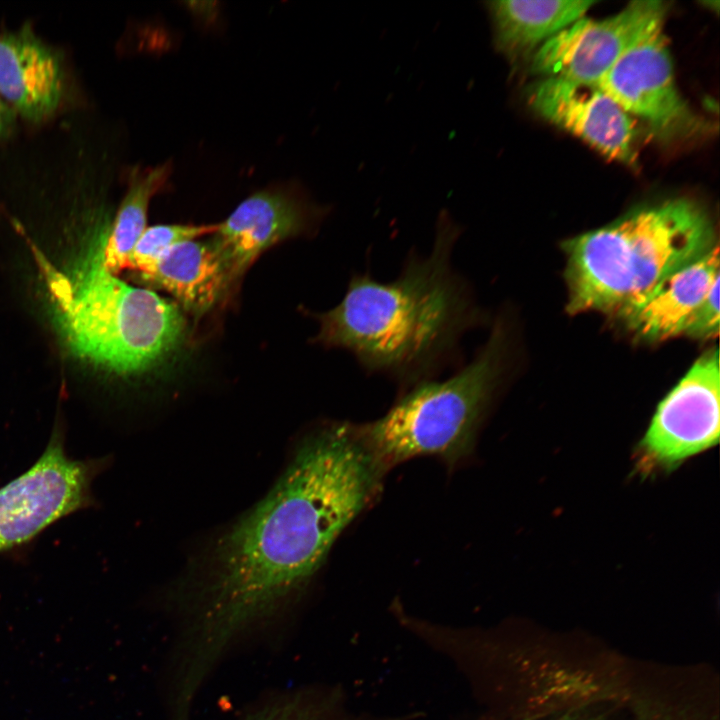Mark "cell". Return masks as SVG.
<instances>
[{
  "label": "cell",
  "mask_w": 720,
  "mask_h": 720,
  "mask_svg": "<svg viewBox=\"0 0 720 720\" xmlns=\"http://www.w3.org/2000/svg\"><path fill=\"white\" fill-rule=\"evenodd\" d=\"M385 471L359 426L303 439L269 493L214 544L184 600L173 662L202 684L232 649L280 614L376 496Z\"/></svg>",
  "instance_id": "1"
},
{
  "label": "cell",
  "mask_w": 720,
  "mask_h": 720,
  "mask_svg": "<svg viewBox=\"0 0 720 720\" xmlns=\"http://www.w3.org/2000/svg\"><path fill=\"white\" fill-rule=\"evenodd\" d=\"M461 227L442 211L427 256L409 255L397 278L354 273L343 299L316 315L314 343L350 352L369 373L409 388L453 360L482 320L472 288L452 265Z\"/></svg>",
  "instance_id": "2"
},
{
  "label": "cell",
  "mask_w": 720,
  "mask_h": 720,
  "mask_svg": "<svg viewBox=\"0 0 720 720\" xmlns=\"http://www.w3.org/2000/svg\"><path fill=\"white\" fill-rule=\"evenodd\" d=\"M107 231L71 274L56 268L37 247L31 245V250L69 349L109 373L140 374L176 352L185 336V319L173 302L105 268Z\"/></svg>",
  "instance_id": "3"
},
{
  "label": "cell",
  "mask_w": 720,
  "mask_h": 720,
  "mask_svg": "<svg viewBox=\"0 0 720 720\" xmlns=\"http://www.w3.org/2000/svg\"><path fill=\"white\" fill-rule=\"evenodd\" d=\"M717 246L713 220L695 200L673 198L630 210L563 243L568 311L616 315Z\"/></svg>",
  "instance_id": "4"
},
{
  "label": "cell",
  "mask_w": 720,
  "mask_h": 720,
  "mask_svg": "<svg viewBox=\"0 0 720 720\" xmlns=\"http://www.w3.org/2000/svg\"><path fill=\"white\" fill-rule=\"evenodd\" d=\"M504 336L495 327L455 374L407 388L382 417L359 426L385 472L414 457L432 456L454 465L471 454L503 372Z\"/></svg>",
  "instance_id": "5"
},
{
  "label": "cell",
  "mask_w": 720,
  "mask_h": 720,
  "mask_svg": "<svg viewBox=\"0 0 720 720\" xmlns=\"http://www.w3.org/2000/svg\"><path fill=\"white\" fill-rule=\"evenodd\" d=\"M720 434L719 352L703 353L659 403L634 453L642 478L670 473L718 444Z\"/></svg>",
  "instance_id": "6"
},
{
  "label": "cell",
  "mask_w": 720,
  "mask_h": 720,
  "mask_svg": "<svg viewBox=\"0 0 720 720\" xmlns=\"http://www.w3.org/2000/svg\"><path fill=\"white\" fill-rule=\"evenodd\" d=\"M660 25L631 46L596 84L665 144L704 136L710 129L680 93Z\"/></svg>",
  "instance_id": "7"
},
{
  "label": "cell",
  "mask_w": 720,
  "mask_h": 720,
  "mask_svg": "<svg viewBox=\"0 0 720 720\" xmlns=\"http://www.w3.org/2000/svg\"><path fill=\"white\" fill-rule=\"evenodd\" d=\"M95 472V464L71 458L53 433L39 459L0 488V552L86 505Z\"/></svg>",
  "instance_id": "8"
},
{
  "label": "cell",
  "mask_w": 720,
  "mask_h": 720,
  "mask_svg": "<svg viewBox=\"0 0 720 720\" xmlns=\"http://www.w3.org/2000/svg\"><path fill=\"white\" fill-rule=\"evenodd\" d=\"M660 0H637L603 19L583 17L546 41L530 58L531 72L596 85L638 40L663 25Z\"/></svg>",
  "instance_id": "9"
},
{
  "label": "cell",
  "mask_w": 720,
  "mask_h": 720,
  "mask_svg": "<svg viewBox=\"0 0 720 720\" xmlns=\"http://www.w3.org/2000/svg\"><path fill=\"white\" fill-rule=\"evenodd\" d=\"M527 100L543 119L607 158L629 166L637 162L634 118L597 85L541 77L528 88Z\"/></svg>",
  "instance_id": "10"
},
{
  "label": "cell",
  "mask_w": 720,
  "mask_h": 720,
  "mask_svg": "<svg viewBox=\"0 0 720 720\" xmlns=\"http://www.w3.org/2000/svg\"><path fill=\"white\" fill-rule=\"evenodd\" d=\"M321 209L284 192L261 191L243 200L217 225L212 246L230 284L272 246L308 231Z\"/></svg>",
  "instance_id": "11"
},
{
  "label": "cell",
  "mask_w": 720,
  "mask_h": 720,
  "mask_svg": "<svg viewBox=\"0 0 720 720\" xmlns=\"http://www.w3.org/2000/svg\"><path fill=\"white\" fill-rule=\"evenodd\" d=\"M64 89L60 56L30 25L0 34V97L24 119L40 122L58 108Z\"/></svg>",
  "instance_id": "12"
},
{
  "label": "cell",
  "mask_w": 720,
  "mask_h": 720,
  "mask_svg": "<svg viewBox=\"0 0 720 720\" xmlns=\"http://www.w3.org/2000/svg\"><path fill=\"white\" fill-rule=\"evenodd\" d=\"M719 248L662 280L615 316L636 336L662 341L684 331L713 282L719 278Z\"/></svg>",
  "instance_id": "13"
},
{
  "label": "cell",
  "mask_w": 720,
  "mask_h": 720,
  "mask_svg": "<svg viewBox=\"0 0 720 720\" xmlns=\"http://www.w3.org/2000/svg\"><path fill=\"white\" fill-rule=\"evenodd\" d=\"M595 0H496L486 3L496 49L511 63L586 16Z\"/></svg>",
  "instance_id": "14"
},
{
  "label": "cell",
  "mask_w": 720,
  "mask_h": 720,
  "mask_svg": "<svg viewBox=\"0 0 720 720\" xmlns=\"http://www.w3.org/2000/svg\"><path fill=\"white\" fill-rule=\"evenodd\" d=\"M140 277L166 291L196 317L211 310L230 285L226 269L211 242L196 239L171 247Z\"/></svg>",
  "instance_id": "15"
},
{
  "label": "cell",
  "mask_w": 720,
  "mask_h": 720,
  "mask_svg": "<svg viewBox=\"0 0 720 720\" xmlns=\"http://www.w3.org/2000/svg\"><path fill=\"white\" fill-rule=\"evenodd\" d=\"M169 170L164 164L132 175L104 241L103 264L112 274L129 268L134 246L146 229L149 202L166 183Z\"/></svg>",
  "instance_id": "16"
},
{
  "label": "cell",
  "mask_w": 720,
  "mask_h": 720,
  "mask_svg": "<svg viewBox=\"0 0 720 720\" xmlns=\"http://www.w3.org/2000/svg\"><path fill=\"white\" fill-rule=\"evenodd\" d=\"M217 225H155L144 230L132 251L129 268L142 274L174 245L214 234Z\"/></svg>",
  "instance_id": "17"
},
{
  "label": "cell",
  "mask_w": 720,
  "mask_h": 720,
  "mask_svg": "<svg viewBox=\"0 0 720 720\" xmlns=\"http://www.w3.org/2000/svg\"><path fill=\"white\" fill-rule=\"evenodd\" d=\"M719 281L717 278L696 308L684 334L697 339H710L719 333Z\"/></svg>",
  "instance_id": "18"
},
{
  "label": "cell",
  "mask_w": 720,
  "mask_h": 720,
  "mask_svg": "<svg viewBox=\"0 0 720 720\" xmlns=\"http://www.w3.org/2000/svg\"><path fill=\"white\" fill-rule=\"evenodd\" d=\"M634 716L635 720H711L693 707L670 702L646 705Z\"/></svg>",
  "instance_id": "19"
},
{
  "label": "cell",
  "mask_w": 720,
  "mask_h": 720,
  "mask_svg": "<svg viewBox=\"0 0 720 720\" xmlns=\"http://www.w3.org/2000/svg\"><path fill=\"white\" fill-rule=\"evenodd\" d=\"M606 714L591 704H581L560 712L537 715L523 720H605Z\"/></svg>",
  "instance_id": "20"
},
{
  "label": "cell",
  "mask_w": 720,
  "mask_h": 720,
  "mask_svg": "<svg viewBox=\"0 0 720 720\" xmlns=\"http://www.w3.org/2000/svg\"><path fill=\"white\" fill-rule=\"evenodd\" d=\"M16 112L0 97V138L5 137L12 130Z\"/></svg>",
  "instance_id": "21"
}]
</instances>
